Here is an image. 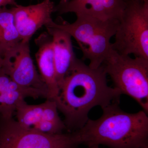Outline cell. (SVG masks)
<instances>
[{
  "label": "cell",
  "mask_w": 148,
  "mask_h": 148,
  "mask_svg": "<svg viewBox=\"0 0 148 148\" xmlns=\"http://www.w3.org/2000/svg\"><path fill=\"white\" fill-rule=\"evenodd\" d=\"M107 76L103 65L92 69L77 58L55 100L69 132L83 127L94 107L99 106L103 109L112 103H119L121 93L109 86Z\"/></svg>",
  "instance_id": "1"
},
{
  "label": "cell",
  "mask_w": 148,
  "mask_h": 148,
  "mask_svg": "<svg viewBox=\"0 0 148 148\" xmlns=\"http://www.w3.org/2000/svg\"><path fill=\"white\" fill-rule=\"evenodd\" d=\"M119 103L102 109L95 120L88 119L82 128L75 131L79 145H104L111 148H141L148 145V114L143 110L130 113Z\"/></svg>",
  "instance_id": "2"
},
{
  "label": "cell",
  "mask_w": 148,
  "mask_h": 148,
  "mask_svg": "<svg viewBox=\"0 0 148 148\" xmlns=\"http://www.w3.org/2000/svg\"><path fill=\"white\" fill-rule=\"evenodd\" d=\"M76 16V20L71 24H57L53 21L46 27H56L69 33L76 41L82 52L83 59L89 61L90 68L98 69L112 50L111 38L115 35L119 21H103L84 14Z\"/></svg>",
  "instance_id": "3"
},
{
  "label": "cell",
  "mask_w": 148,
  "mask_h": 148,
  "mask_svg": "<svg viewBox=\"0 0 148 148\" xmlns=\"http://www.w3.org/2000/svg\"><path fill=\"white\" fill-rule=\"evenodd\" d=\"M103 66L114 87L135 100L148 113V60L122 55L112 49Z\"/></svg>",
  "instance_id": "4"
},
{
  "label": "cell",
  "mask_w": 148,
  "mask_h": 148,
  "mask_svg": "<svg viewBox=\"0 0 148 148\" xmlns=\"http://www.w3.org/2000/svg\"><path fill=\"white\" fill-rule=\"evenodd\" d=\"M114 36L113 50L148 60V0H127Z\"/></svg>",
  "instance_id": "5"
},
{
  "label": "cell",
  "mask_w": 148,
  "mask_h": 148,
  "mask_svg": "<svg viewBox=\"0 0 148 148\" xmlns=\"http://www.w3.org/2000/svg\"><path fill=\"white\" fill-rule=\"evenodd\" d=\"M74 132L47 135L25 129L13 117L0 116V148H76Z\"/></svg>",
  "instance_id": "6"
},
{
  "label": "cell",
  "mask_w": 148,
  "mask_h": 148,
  "mask_svg": "<svg viewBox=\"0 0 148 148\" xmlns=\"http://www.w3.org/2000/svg\"><path fill=\"white\" fill-rule=\"evenodd\" d=\"M29 42L21 41L5 53L2 69L32 98H49L47 86L37 71L30 53Z\"/></svg>",
  "instance_id": "7"
},
{
  "label": "cell",
  "mask_w": 148,
  "mask_h": 148,
  "mask_svg": "<svg viewBox=\"0 0 148 148\" xmlns=\"http://www.w3.org/2000/svg\"><path fill=\"white\" fill-rule=\"evenodd\" d=\"M14 115L20 126L32 131L51 135L61 134L66 129L53 99L38 105H30L23 100L17 105Z\"/></svg>",
  "instance_id": "8"
},
{
  "label": "cell",
  "mask_w": 148,
  "mask_h": 148,
  "mask_svg": "<svg viewBox=\"0 0 148 148\" xmlns=\"http://www.w3.org/2000/svg\"><path fill=\"white\" fill-rule=\"evenodd\" d=\"M54 3L50 0L29 6L12 8L14 23L21 41L29 42L33 35L43 26L53 22L51 14L55 12Z\"/></svg>",
  "instance_id": "9"
},
{
  "label": "cell",
  "mask_w": 148,
  "mask_h": 148,
  "mask_svg": "<svg viewBox=\"0 0 148 148\" xmlns=\"http://www.w3.org/2000/svg\"><path fill=\"white\" fill-rule=\"evenodd\" d=\"M127 0H68L55 6L60 14L73 12L76 15H88L103 21H119Z\"/></svg>",
  "instance_id": "10"
},
{
  "label": "cell",
  "mask_w": 148,
  "mask_h": 148,
  "mask_svg": "<svg viewBox=\"0 0 148 148\" xmlns=\"http://www.w3.org/2000/svg\"><path fill=\"white\" fill-rule=\"evenodd\" d=\"M46 27L52 40L56 79L59 89L77 58L73 48L72 37L69 33L56 27Z\"/></svg>",
  "instance_id": "11"
},
{
  "label": "cell",
  "mask_w": 148,
  "mask_h": 148,
  "mask_svg": "<svg viewBox=\"0 0 148 148\" xmlns=\"http://www.w3.org/2000/svg\"><path fill=\"white\" fill-rule=\"evenodd\" d=\"M38 47L36 54L39 73L47 86L49 98L55 101L59 91L51 37L43 32L35 40Z\"/></svg>",
  "instance_id": "12"
},
{
  "label": "cell",
  "mask_w": 148,
  "mask_h": 148,
  "mask_svg": "<svg viewBox=\"0 0 148 148\" xmlns=\"http://www.w3.org/2000/svg\"><path fill=\"white\" fill-rule=\"evenodd\" d=\"M31 93L14 82L0 69V116L13 117L17 105Z\"/></svg>",
  "instance_id": "13"
},
{
  "label": "cell",
  "mask_w": 148,
  "mask_h": 148,
  "mask_svg": "<svg viewBox=\"0 0 148 148\" xmlns=\"http://www.w3.org/2000/svg\"><path fill=\"white\" fill-rule=\"evenodd\" d=\"M21 41L12 8H0V49L6 52Z\"/></svg>",
  "instance_id": "14"
},
{
  "label": "cell",
  "mask_w": 148,
  "mask_h": 148,
  "mask_svg": "<svg viewBox=\"0 0 148 148\" xmlns=\"http://www.w3.org/2000/svg\"><path fill=\"white\" fill-rule=\"evenodd\" d=\"M8 5H13L15 7L18 5L15 0H0V8Z\"/></svg>",
  "instance_id": "15"
},
{
  "label": "cell",
  "mask_w": 148,
  "mask_h": 148,
  "mask_svg": "<svg viewBox=\"0 0 148 148\" xmlns=\"http://www.w3.org/2000/svg\"><path fill=\"white\" fill-rule=\"evenodd\" d=\"M5 52V51L0 49V69L2 68L3 60Z\"/></svg>",
  "instance_id": "16"
},
{
  "label": "cell",
  "mask_w": 148,
  "mask_h": 148,
  "mask_svg": "<svg viewBox=\"0 0 148 148\" xmlns=\"http://www.w3.org/2000/svg\"><path fill=\"white\" fill-rule=\"evenodd\" d=\"M89 148H99V146L94 145L89 147Z\"/></svg>",
  "instance_id": "17"
},
{
  "label": "cell",
  "mask_w": 148,
  "mask_h": 148,
  "mask_svg": "<svg viewBox=\"0 0 148 148\" xmlns=\"http://www.w3.org/2000/svg\"><path fill=\"white\" fill-rule=\"evenodd\" d=\"M68 1V0H61L60 2H65L66 1Z\"/></svg>",
  "instance_id": "18"
},
{
  "label": "cell",
  "mask_w": 148,
  "mask_h": 148,
  "mask_svg": "<svg viewBox=\"0 0 148 148\" xmlns=\"http://www.w3.org/2000/svg\"><path fill=\"white\" fill-rule=\"evenodd\" d=\"M141 148H148V145L145 146V147H143Z\"/></svg>",
  "instance_id": "19"
}]
</instances>
